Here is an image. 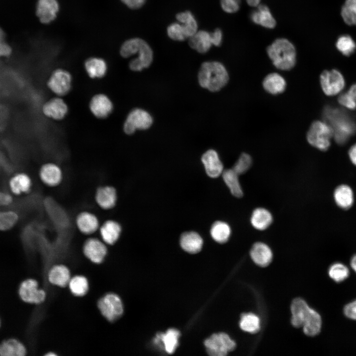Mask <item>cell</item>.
<instances>
[{"instance_id": "cell-1", "label": "cell", "mask_w": 356, "mask_h": 356, "mask_svg": "<svg viewBox=\"0 0 356 356\" xmlns=\"http://www.w3.org/2000/svg\"><path fill=\"white\" fill-rule=\"evenodd\" d=\"M291 322L294 327H303L305 334L311 336L320 332L321 326L320 315L303 299L300 298L294 299L291 305Z\"/></svg>"}, {"instance_id": "cell-2", "label": "cell", "mask_w": 356, "mask_h": 356, "mask_svg": "<svg viewBox=\"0 0 356 356\" xmlns=\"http://www.w3.org/2000/svg\"><path fill=\"white\" fill-rule=\"evenodd\" d=\"M198 80L201 87L212 92H217L227 84L229 76L225 67L221 62L207 61L201 65Z\"/></svg>"}, {"instance_id": "cell-3", "label": "cell", "mask_w": 356, "mask_h": 356, "mask_svg": "<svg viewBox=\"0 0 356 356\" xmlns=\"http://www.w3.org/2000/svg\"><path fill=\"white\" fill-rule=\"evenodd\" d=\"M267 53L274 66L288 71L296 64L297 53L294 44L285 38H278L267 48Z\"/></svg>"}, {"instance_id": "cell-4", "label": "cell", "mask_w": 356, "mask_h": 356, "mask_svg": "<svg viewBox=\"0 0 356 356\" xmlns=\"http://www.w3.org/2000/svg\"><path fill=\"white\" fill-rule=\"evenodd\" d=\"M322 116L323 121L332 127L333 137L338 143H345L356 130L355 123L339 110L326 107L323 111Z\"/></svg>"}, {"instance_id": "cell-5", "label": "cell", "mask_w": 356, "mask_h": 356, "mask_svg": "<svg viewBox=\"0 0 356 356\" xmlns=\"http://www.w3.org/2000/svg\"><path fill=\"white\" fill-rule=\"evenodd\" d=\"M334 136L332 127L324 121H314L311 124L306 138L312 146L321 151L327 150Z\"/></svg>"}, {"instance_id": "cell-6", "label": "cell", "mask_w": 356, "mask_h": 356, "mask_svg": "<svg viewBox=\"0 0 356 356\" xmlns=\"http://www.w3.org/2000/svg\"><path fill=\"white\" fill-rule=\"evenodd\" d=\"M97 307L102 315L110 322L118 319L124 312L122 301L113 292L101 297L98 301Z\"/></svg>"}, {"instance_id": "cell-7", "label": "cell", "mask_w": 356, "mask_h": 356, "mask_svg": "<svg viewBox=\"0 0 356 356\" xmlns=\"http://www.w3.org/2000/svg\"><path fill=\"white\" fill-rule=\"evenodd\" d=\"M208 354L212 356H224L236 347V343L224 333L214 334L204 342Z\"/></svg>"}, {"instance_id": "cell-8", "label": "cell", "mask_w": 356, "mask_h": 356, "mask_svg": "<svg viewBox=\"0 0 356 356\" xmlns=\"http://www.w3.org/2000/svg\"><path fill=\"white\" fill-rule=\"evenodd\" d=\"M152 123V118L147 111L135 108L127 116L123 125V130L126 134H132L137 129H148Z\"/></svg>"}, {"instance_id": "cell-9", "label": "cell", "mask_w": 356, "mask_h": 356, "mask_svg": "<svg viewBox=\"0 0 356 356\" xmlns=\"http://www.w3.org/2000/svg\"><path fill=\"white\" fill-rule=\"evenodd\" d=\"M320 83L323 91L328 96L338 94L345 86L342 75L335 69L323 71L320 76Z\"/></svg>"}, {"instance_id": "cell-10", "label": "cell", "mask_w": 356, "mask_h": 356, "mask_svg": "<svg viewBox=\"0 0 356 356\" xmlns=\"http://www.w3.org/2000/svg\"><path fill=\"white\" fill-rule=\"evenodd\" d=\"M19 294L24 302L34 304L44 302L46 298V293L39 288L38 282L34 279H27L20 285Z\"/></svg>"}, {"instance_id": "cell-11", "label": "cell", "mask_w": 356, "mask_h": 356, "mask_svg": "<svg viewBox=\"0 0 356 356\" xmlns=\"http://www.w3.org/2000/svg\"><path fill=\"white\" fill-rule=\"evenodd\" d=\"M72 76L70 73L62 69L55 70L47 82L48 88L58 95H64L71 89Z\"/></svg>"}, {"instance_id": "cell-12", "label": "cell", "mask_w": 356, "mask_h": 356, "mask_svg": "<svg viewBox=\"0 0 356 356\" xmlns=\"http://www.w3.org/2000/svg\"><path fill=\"white\" fill-rule=\"evenodd\" d=\"M83 253L90 261L99 264L106 257L107 248L104 242L96 238H90L84 243Z\"/></svg>"}, {"instance_id": "cell-13", "label": "cell", "mask_w": 356, "mask_h": 356, "mask_svg": "<svg viewBox=\"0 0 356 356\" xmlns=\"http://www.w3.org/2000/svg\"><path fill=\"white\" fill-rule=\"evenodd\" d=\"M136 54L138 56L130 62L131 70L140 71L150 66L153 59V53L151 47L144 40H142Z\"/></svg>"}, {"instance_id": "cell-14", "label": "cell", "mask_w": 356, "mask_h": 356, "mask_svg": "<svg viewBox=\"0 0 356 356\" xmlns=\"http://www.w3.org/2000/svg\"><path fill=\"white\" fill-rule=\"evenodd\" d=\"M89 107L92 114L99 119L108 117L113 109L111 100L104 94L94 95L90 100Z\"/></svg>"}, {"instance_id": "cell-15", "label": "cell", "mask_w": 356, "mask_h": 356, "mask_svg": "<svg viewBox=\"0 0 356 356\" xmlns=\"http://www.w3.org/2000/svg\"><path fill=\"white\" fill-rule=\"evenodd\" d=\"M57 0H38L36 5V15L44 24L53 21L59 11Z\"/></svg>"}, {"instance_id": "cell-16", "label": "cell", "mask_w": 356, "mask_h": 356, "mask_svg": "<svg viewBox=\"0 0 356 356\" xmlns=\"http://www.w3.org/2000/svg\"><path fill=\"white\" fill-rule=\"evenodd\" d=\"M201 161L209 177L216 178L222 174L223 166L215 150L210 149L207 151L203 154Z\"/></svg>"}, {"instance_id": "cell-17", "label": "cell", "mask_w": 356, "mask_h": 356, "mask_svg": "<svg viewBox=\"0 0 356 356\" xmlns=\"http://www.w3.org/2000/svg\"><path fill=\"white\" fill-rule=\"evenodd\" d=\"M68 110L66 103L63 99L58 97L50 99L43 107V112L45 116L56 120L63 119Z\"/></svg>"}, {"instance_id": "cell-18", "label": "cell", "mask_w": 356, "mask_h": 356, "mask_svg": "<svg viewBox=\"0 0 356 356\" xmlns=\"http://www.w3.org/2000/svg\"><path fill=\"white\" fill-rule=\"evenodd\" d=\"M95 199L98 205L102 209H111L115 206L117 202L116 190L111 186L99 187L96 191Z\"/></svg>"}, {"instance_id": "cell-19", "label": "cell", "mask_w": 356, "mask_h": 356, "mask_svg": "<svg viewBox=\"0 0 356 356\" xmlns=\"http://www.w3.org/2000/svg\"><path fill=\"white\" fill-rule=\"evenodd\" d=\"M250 14L252 21L266 28H274L276 22L269 8L263 4H260Z\"/></svg>"}, {"instance_id": "cell-20", "label": "cell", "mask_w": 356, "mask_h": 356, "mask_svg": "<svg viewBox=\"0 0 356 356\" xmlns=\"http://www.w3.org/2000/svg\"><path fill=\"white\" fill-rule=\"evenodd\" d=\"M40 177L42 181L46 185L55 186L61 181L63 174L60 167L54 163H46L41 168Z\"/></svg>"}, {"instance_id": "cell-21", "label": "cell", "mask_w": 356, "mask_h": 356, "mask_svg": "<svg viewBox=\"0 0 356 356\" xmlns=\"http://www.w3.org/2000/svg\"><path fill=\"white\" fill-rule=\"evenodd\" d=\"M250 256L253 262L257 265L265 267L268 266L272 259V252L266 244L258 242L252 246Z\"/></svg>"}, {"instance_id": "cell-22", "label": "cell", "mask_w": 356, "mask_h": 356, "mask_svg": "<svg viewBox=\"0 0 356 356\" xmlns=\"http://www.w3.org/2000/svg\"><path fill=\"white\" fill-rule=\"evenodd\" d=\"M286 86V81L284 77L276 72L267 74L262 82L264 90L272 95L282 93L285 90Z\"/></svg>"}, {"instance_id": "cell-23", "label": "cell", "mask_w": 356, "mask_h": 356, "mask_svg": "<svg viewBox=\"0 0 356 356\" xmlns=\"http://www.w3.org/2000/svg\"><path fill=\"white\" fill-rule=\"evenodd\" d=\"M71 278L69 269L62 264L53 266L47 273V279L49 283L60 287L67 286Z\"/></svg>"}, {"instance_id": "cell-24", "label": "cell", "mask_w": 356, "mask_h": 356, "mask_svg": "<svg viewBox=\"0 0 356 356\" xmlns=\"http://www.w3.org/2000/svg\"><path fill=\"white\" fill-rule=\"evenodd\" d=\"M190 47L200 53L208 52L213 45L211 33L204 30L197 31L188 39Z\"/></svg>"}, {"instance_id": "cell-25", "label": "cell", "mask_w": 356, "mask_h": 356, "mask_svg": "<svg viewBox=\"0 0 356 356\" xmlns=\"http://www.w3.org/2000/svg\"><path fill=\"white\" fill-rule=\"evenodd\" d=\"M100 234L102 241L106 244L113 245L119 239L122 228L121 225L114 220H107L100 226Z\"/></svg>"}, {"instance_id": "cell-26", "label": "cell", "mask_w": 356, "mask_h": 356, "mask_svg": "<svg viewBox=\"0 0 356 356\" xmlns=\"http://www.w3.org/2000/svg\"><path fill=\"white\" fill-rule=\"evenodd\" d=\"M76 222L79 230L86 234L94 232L99 227V222L96 216L87 211L81 212L78 215Z\"/></svg>"}, {"instance_id": "cell-27", "label": "cell", "mask_w": 356, "mask_h": 356, "mask_svg": "<svg viewBox=\"0 0 356 356\" xmlns=\"http://www.w3.org/2000/svg\"><path fill=\"white\" fill-rule=\"evenodd\" d=\"M203 240L201 236L194 231H188L183 233L180 238V245L186 252L195 254L202 249Z\"/></svg>"}, {"instance_id": "cell-28", "label": "cell", "mask_w": 356, "mask_h": 356, "mask_svg": "<svg viewBox=\"0 0 356 356\" xmlns=\"http://www.w3.org/2000/svg\"><path fill=\"white\" fill-rule=\"evenodd\" d=\"M333 196L335 203L342 209L348 210L353 204V191L348 185L341 184L337 186L334 190Z\"/></svg>"}, {"instance_id": "cell-29", "label": "cell", "mask_w": 356, "mask_h": 356, "mask_svg": "<svg viewBox=\"0 0 356 356\" xmlns=\"http://www.w3.org/2000/svg\"><path fill=\"white\" fill-rule=\"evenodd\" d=\"M273 221L271 213L264 208H257L252 212L250 222L256 229L264 230L267 228Z\"/></svg>"}, {"instance_id": "cell-30", "label": "cell", "mask_w": 356, "mask_h": 356, "mask_svg": "<svg viewBox=\"0 0 356 356\" xmlns=\"http://www.w3.org/2000/svg\"><path fill=\"white\" fill-rule=\"evenodd\" d=\"M85 68L90 78H101L105 75L107 66L103 59L90 57L85 61Z\"/></svg>"}, {"instance_id": "cell-31", "label": "cell", "mask_w": 356, "mask_h": 356, "mask_svg": "<svg viewBox=\"0 0 356 356\" xmlns=\"http://www.w3.org/2000/svg\"><path fill=\"white\" fill-rule=\"evenodd\" d=\"M222 175L223 180L231 193L236 197H241L243 192L239 180V175L232 169L223 170Z\"/></svg>"}, {"instance_id": "cell-32", "label": "cell", "mask_w": 356, "mask_h": 356, "mask_svg": "<svg viewBox=\"0 0 356 356\" xmlns=\"http://www.w3.org/2000/svg\"><path fill=\"white\" fill-rule=\"evenodd\" d=\"M26 354L24 345L18 340L11 339L0 344V355L2 356H23Z\"/></svg>"}, {"instance_id": "cell-33", "label": "cell", "mask_w": 356, "mask_h": 356, "mask_svg": "<svg viewBox=\"0 0 356 356\" xmlns=\"http://www.w3.org/2000/svg\"><path fill=\"white\" fill-rule=\"evenodd\" d=\"M179 336L180 333L178 330L170 329L165 334H158L155 339V342L158 343L159 341H162L167 353L172 354L178 346Z\"/></svg>"}, {"instance_id": "cell-34", "label": "cell", "mask_w": 356, "mask_h": 356, "mask_svg": "<svg viewBox=\"0 0 356 356\" xmlns=\"http://www.w3.org/2000/svg\"><path fill=\"white\" fill-rule=\"evenodd\" d=\"M210 234L218 243H224L228 241L231 234L230 226L225 222L216 221L212 225Z\"/></svg>"}, {"instance_id": "cell-35", "label": "cell", "mask_w": 356, "mask_h": 356, "mask_svg": "<svg viewBox=\"0 0 356 356\" xmlns=\"http://www.w3.org/2000/svg\"><path fill=\"white\" fill-rule=\"evenodd\" d=\"M32 185L30 178L25 174H18L11 178L9 186L13 193L19 194L29 191Z\"/></svg>"}, {"instance_id": "cell-36", "label": "cell", "mask_w": 356, "mask_h": 356, "mask_svg": "<svg viewBox=\"0 0 356 356\" xmlns=\"http://www.w3.org/2000/svg\"><path fill=\"white\" fill-rule=\"evenodd\" d=\"M68 285L71 293L77 297H83L88 293L89 289L87 278L82 275H77L71 277Z\"/></svg>"}, {"instance_id": "cell-37", "label": "cell", "mask_w": 356, "mask_h": 356, "mask_svg": "<svg viewBox=\"0 0 356 356\" xmlns=\"http://www.w3.org/2000/svg\"><path fill=\"white\" fill-rule=\"evenodd\" d=\"M167 32L169 37L173 40L182 42L190 37L186 25L181 22H174L167 27Z\"/></svg>"}, {"instance_id": "cell-38", "label": "cell", "mask_w": 356, "mask_h": 356, "mask_svg": "<svg viewBox=\"0 0 356 356\" xmlns=\"http://www.w3.org/2000/svg\"><path fill=\"white\" fill-rule=\"evenodd\" d=\"M240 328L251 333H255L260 329V320L259 317L253 313L242 314L239 322Z\"/></svg>"}, {"instance_id": "cell-39", "label": "cell", "mask_w": 356, "mask_h": 356, "mask_svg": "<svg viewBox=\"0 0 356 356\" xmlns=\"http://www.w3.org/2000/svg\"><path fill=\"white\" fill-rule=\"evenodd\" d=\"M341 14L344 22L351 26H356V0H346Z\"/></svg>"}, {"instance_id": "cell-40", "label": "cell", "mask_w": 356, "mask_h": 356, "mask_svg": "<svg viewBox=\"0 0 356 356\" xmlns=\"http://www.w3.org/2000/svg\"><path fill=\"white\" fill-rule=\"evenodd\" d=\"M336 46L338 50L346 56L350 55L356 49V44L354 40L351 36L347 35L339 37Z\"/></svg>"}, {"instance_id": "cell-41", "label": "cell", "mask_w": 356, "mask_h": 356, "mask_svg": "<svg viewBox=\"0 0 356 356\" xmlns=\"http://www.w3.org/2000/svg\"><path fill=\"white\" fill-rule=\"evenodd\" d=\"M176 18L178 21L183 23L186 25L190 34V37L198 31L197 22L190 11L187 10L178 13L176 15Z\"/></svg>"}, {"instance_id": "cell-42", "label": "cell", "mask_w": 356, "mask_h": 356, "mask_svg": "<svg viewBox=\"0 0 356 356\" xmlns=\"http://www.w3.org/2000/svg\"><path fill=\"white\" fill-rule=\"evenodd\" d=\"M19 219L18 214L13 211H0V230L11 228Z\"/></svg>"}, {"instance_id": "cell-43", "label": "cell", "mask_w": 356, "mask_h": 356, "mask_svg": "<svg viewBox=\"0 0 356 356\" xmlns=\"http://www.w3.org/2000/svg\"><path fill=\"white\" fill-rule=\"evenodd\" d=\"M329 276L336 282H341L346 279L349 275V270L341 263L333 264L328 270Z\"/></svg>"}, {"instance_id": "cell-44", "label": "cell", "mask_w": 356, "mask_h": 356, "mask_svg": "<svg viewBox=\"0 0 356 356\" xmlns=\"http://www.w3.org/2000/svg\"><path fill=\"white\" fill-rule=\"evenodd\" d=\"M252 163L251 156L249 154L244 152L241 154L232 169L239 175L243 174L249 170Z\"/></svg>"}, {"instance_id": "cell-45", "label": "cell", "mask_w": 356, "mask_h": 356, "mask_svg": "<svg viewBox=\"0 0 356 356\" xmlns=\"http://www.w3.org/2000/svg\"><path fill=\"white\" fill-rule=\"evenodd\" d=\"M338 101L342 105L350 109L356 108V98L349 91L341 94L338 97Z\"/></svg>"}, {"instance_id": "cell-46", "label": "cell", "mask_w": 356, "mask_h": 356, "mask_svg": "<svg viewBox=\"0 0 356 356\" xmlns=\"http://www.w3.org/2000/svg\"><path fill=\"white\" fill-rule=\"evenodd\" d=\"M240 0H221L220 4L222 9L225 12L233 13L240 8Z\"/></svg>"}, {"instance_id": "cell-47", "label": "cell", "mask_w": 356, "mask_h": 356, "mask_svg": "<svg viewBox=\"0 0 356 356\" xmlns=\"http://www.w3.org/2000/svg\"><path fill=\"white\" fill-rule=\"evenodd\" d=\"M344 311L347 317L356 320V300L347 304L345 307Z\"/></svg>"}, {"instance_id": "cell-48", "label": "cell", "mask_w": 356, "mask_h": 356, "mask_svg": "<svg viewBox=\"0 0 356 356\" xmlns=\"http://www.w3.org/2000/svg\"><path fill=\"white\" fill-rule=\"evenodd\" d=\"M213 45L219 46L221 45L222 40V33L219 28H217L213 32H211Z\"/></svg>"}, {"instance_id": "cell-49", "label": "cell", "mask_w": 356, "mask_h": 356, "mask_svg": "<svg viewBox=\"0 0 356 356\" xmlns=\"http://www.w3.org/2000/svg\"><path fill=\"white\" fill-rule=\"evenodd\" d=\"M128 7L133 9L140 8L146 0H121Z\"/></svg>"}, {"instance_id": "cell-50", "label": "cell", "mask_w": 356, "mask_h": 356, "mask_svg": "<svg viewBox=\"0 0 356 356\" xmlns=\"http://www.w3.org/2000/svg\"><path fill=\"white\" fill-rule=\"evenodd\" d=\"M12 49L4 41L0 42V57H7L11 53Z\"/></svg>"}, {"instance_id": "cell-51", "label": "cell", "mask_w": 356, "mask_h": 356, "mask_svg": "<svg viewBox=\"0 0 356 356\" xmlns=\"http://www.w3.org/2000/svg\"><path fill=\"white\" fill-rule=\"evenodd\" d=\"M12 202V198L9 194L0 192V207L8 206Z\"/></svg>"}, {"instance_id": "cell-52", "label": "cell", "mask_w": 356, "mask_h": 356, "mask_svg": "<svg viewBox=\"0 0 356 356\" xmlns=\"http://www.w3.org/2000/svg\"><path fill=\"white\" fill-rule=\"evenodd\" d=\"M348 153L351 162L356 166V143L352 146L349 150Z\"/></svg>"}, {"instance_id": "cell-53", "label": "cell", "mask_w": 356, "mask_h": 356, "mask_svg": "<svg viewBox=\"0 0 356 356\" xmlns=\"http://www.w3.org/2000/svg\"><path fill=\"white\" fill-rule=\"evenodd\" d=\"M247 4L250 6L257 7L260 4L261 0H246Z\"/></svg>"}, {"instance_id": "cell-54", "label": "cell", "mask_w": 356, "mask_h": 356, "mask_svg": "<svg viewBox=\"0 0 356 356\" xmlns=\"http://www.w3.org/2000/svg\"><path fill=\"white\" fill-rule=\"evenodd\" d=\"M351 266L352 268L356 272V254L351 259Z\"/></svg>"}, {"instance_id": "cell-55", "label": "cell", "mask_w": 356, "mask_h": 356, "mask_svg": "<svg viewBox=\"0 0 356 356\" xmlns=\"http://www.w3.org/2000/svg\"><path fill=\"white\" fill-rule=\"evenodd\" d=\"M348 91L356 98V84L351 86Z\"/></svg>"}, {"instance_id": "cell-56", "label": "cell", "mask_w": 356, "mask_h": 356, "mask_svg": "<svg viewBox=\"0 0 356 356\" xmlns=\"http://www.w3.org/2000/svg\"><path fill=\"white\" fill-rule=\"evenodd\" d=\"M4 40V34L1 30L0 29V42L3 41Z\"/></svg>"}]
</instances>
